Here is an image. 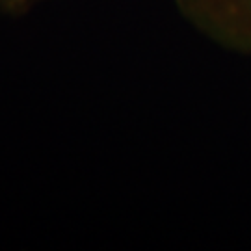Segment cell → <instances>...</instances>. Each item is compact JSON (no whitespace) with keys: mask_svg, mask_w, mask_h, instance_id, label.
Here are the masks:
<instances>
[{"mask_svg":"<svg viewBox=\"0 0 251 251\" xmlns=\"http://www.w3.org/2000/svg\"><path fill=\"white\" fill-rule=\"evenodd\" d=\"M180 13L218 45L251 58V0H173Z\"/></svg>","mask_w":251,"mask_h":251,"instance_id":"1","label":"cell"},{"mask_svg":"<svg viewBox=\"0 0 251 251\" xmlns=\"http://www.w3.org/2000/svg\"><path fill=\"white\" fill-rule=\"evenodd\" d=\"M41 0H0V11L6 15H23Z\"/></svg>","mask_w":251,"mask_h":251,"instance_id":"2","label":"cell"}]
</instances>
